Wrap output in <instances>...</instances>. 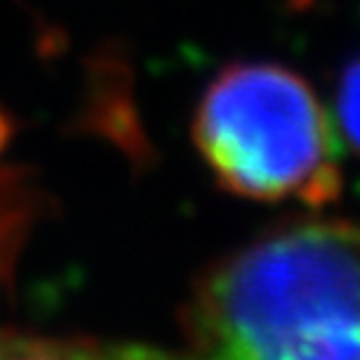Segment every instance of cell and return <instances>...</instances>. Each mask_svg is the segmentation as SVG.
Listing matches in <instances>:
<instances>
[{"label":"cell","instance_id":"cell-3","mask_svg":"<svg viewBox=\"0 0 360 360\" xmlns=\"http://www.w3.org/2000/svg\"><path fill=\"white\" fill-rule=\"evenodd\" d=\"M80 123L117 142L131 155H142L147 150L134 104V72L129 56L117 43H102L86 56Z\"/></svg>","mask_w":360,"mask_h":360},{"label":"cell","instance_id":"cell-7","mask_svg":"<svg viewBox=\"0 0 360 360\" xmlns=\"http://www.w3.org/2000/svg\"><path fill=\"white\" fill-rule=\"evenodd\" d=\"M8 136H11V117L0 110V147L8 142Z\"/></svg>","mask_w":360,"mask_h":360},{"label":"cell","instance_id":"cell-2","mask_svg":"<svg viewBox=\"0 0 360 360\" xmlns=\"http://www.w3.org/2000/svg\"><path fill=\"white\" fill-rule=\"evenodd\" d=\"M193 142L219 184L248 200L323 208L342 193L334 120L278 62L221 67L198 102Z\"/></svg>","mask_w":360,"mask_h":360},{"label":"cell","instance_id":"cell-5","mask_svg":"<svg viewBox=\"0 0 360 360\" xmlns=\"http://www.w3.org/2000/svg\"><path fill=\"white\" fill-rule=\"evenodd\" d=\"M334 117L342 136L360 155V53L352 56V62H347V67L339 75Z\"/></svg>","mask_w":360,"mask_h":360},{"label":"cell","instance_id":"cell-6","mask_svg":"<svg viewBox=\"0 0 360 360\" xmlns=\"http://www.w3.org/2000/svg\"><path fill=\"white\" fill-rule=\"evenodd\" d=\"M291 360H360V321H349L309 342Z\"/></svg>","mask_w":360,"mask_h":360},{"label":"cell","instance_id":"cell-4","mask_svg":"<svg viewBox=\"0 0 360 360\" xmlns=\"http://www.w3.org/2000/svg\"><path fill=\"white\" fill-rule=\"evenodd\" d=\"M0 360H176L163 358L142 347L134 349H96L75 342H49V339H22L0 336ZM184 360V355H181Z\"/></svg>","mask_w":360,"mask_h":360},{"label":"cell","instance_id":"cell-1","mask_svg":"<svg viewBox=\"0 0 360 360\" xmlns=\"http://www.w3.org/2000/svg\"><path fill=\"white\" fill-rule=\"evenodd\" d=\"M360 321V227L285 224L203 272L184 309L187 360H291Z\"/></svg>","mask_w":360,"mask_h":360}]
</instances>
